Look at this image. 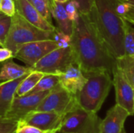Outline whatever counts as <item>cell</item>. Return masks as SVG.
I'll list each match as a JSON object with an SVG mask.
<instances>
[{"mask_svg":"<svg viewBox=\"0 0 134 133\" xmlns=\"http://www.w3.org/2000/svg\"><path fill=\"white\" fill-rule=\"evenodd\" d=\"M57 130H53V131H48V132H46V133H57Z\"/></svg>","mask_w":134,"mask_h":133,"instance_id":"cell-34","label":"cell"},{"mask_svg":"<svg viewBox=\"0 0 134 133\" xmlns=\"http://www.w3.org/2000/svg\"><path fill=\"white\" fill-rule=\"evenodd\" d=\"M124 45L126 56L134 57V27L127 20L125 22Z\"/></svg>","mask_w":134,"mask_h":133,"instance_id":"cell-21","label":"cell"},{"mask_svg":"<svg viewBox=\"0 0 134 133\" xmlns=\"http://www.w3.org/2000/svg\"><path fill=\"white\" fill-rule=\"evenodd\" d=\"M133 112H134V99H133Z\"/></svg>","mask_w":134,"mask_h":133,"instance_id":"cell-38","label":"cell"},{"mask_svg":"<svg viewBox=\"0 0 134 133\" xmlns=\"http://www.w3.org/2000/svg\"><path fill=\"white\" fill-rule=\"evenodd\" d=\"M3 83H4V82H3ZM2 84V82H0V85H1Z\"/></svg>","mask_w":134,"mask_h":133,"instance_id":"cell-39","label":"cell"},{"mask_svg":"<svg viewBox=\"0 0 134 133\" xmlns=\"http://www.w3.org/2000/svg\"><path fill=\"white\" fill-rule=\"evenodd\" d=\"M87 81L77 94L79 107L97 113L109 94L113 84L111 75L106 72H97L84 74Z\"/></svg>","mask_w":134,"mask_h":133,"instance_id":"cell-3","label":"cell"},{"mask_svg":"<svg viewBox=\"0 0 134 133\" xmlns=\"http://www.w3.org/2000/svg\"><path fill=\"white\" fill-rule=\"evenodd\" d=\"M129 116L130 114L126 109L115 104L108 111L106 117L101 121L100 133H122Z\"/></svg>","mask_w":134,"mask_h":133,"instance_id":"cell-13","label":"cell"},{"mask_svg":"<svg viewBox=\"0 0 134 133\" xmlns=\"http://www.w3.org/2000/svg\"><path fill=\"white\" fill-rule=\"evenodd\" d=\"M101 121L97 113L79 107L64 116L58 132L100 133Z\"/></svg>","mask_w":134,"mask_h":133,"instance_id":"cell-5","label":"cell"},{"mask_svg":"<svg viewBox=\"0 0 134 133\" xmlns=\"http://www.w3.org/2000/svg\"><path fill=\"white\" fill-rule=\"evenodd\" d=\"M33 71V68L31 67L21 66L11 60V59L8 60L0 67V82L3 83L18 79L29 74Z\"/></svg>","mask_w":134,"mask_h":133,"instance_id":"cell-16","label":"cell"},{"mask_svg":"<svg viewBox=\"0 0 134 133\" xmlns=\"http://www.w3.org/2000/svg\"><path fill=\"white\" fill-rule=\"evenodd\" d=\"M51 7L52 16L54 17L57 23V28L64 34L71 36L73 31L74 22L71 20L68 16V13L65 9V3L53 1Z\"/></svg>","mask_w":134,"mask_h":133,"instance_id":"cell-17","label":"cell"},{"mask_svg":"<svg viewBox=\"0 0 134 133\" xmlns=\"http://www.w3.org/2000/svg\"><path fill=\"white\" fill-rule=\"evenodd\" d=\"M53 40H55L60 48L68 47L71 45V36L64 34L60 30L56 27L53 32Z\"/></svg>","mask_w":134,"mask_h":133,"instance_id":"cell-24","label":"cell"},{"mask_svg":"<svg viewBox=\"0 0 134 133\" xmlns=\"http://www.w3.org/2000/svg\"><path fill=\"white\" fill-rule=\"evenodd\" d=\"M122 133H126V131H125V130H123V131H122Z\"/></svg>","mask_w":134,"mask_h":133,"instance_id":"cell-37","label":"cell"},{"mask_svg":"<svg viewBox=\"0 0 134 133\" xmlns=\"http://www.w3.org/2000/svg\"><path fill=\"white\" fill-rule=\"evenodd\" d=\"M28 1H30V2H31V0H28Z\"/></svg>","mask_w":134,"mask_h":133,"instance_id":"cell-41","label":"cell"},{"mask_svg":"<svg viewBox=\"0 0 134 133\" xmlns=\"http://www.w3.org/2000/svg\"><path fill=\"white\" fill-rule=\"evenodd\" d=\"M12 22V17L8 16H4L0 18V40L5 43V38L9 33Z\"/></svg>","mask_w":134,"mask_h":133,"instance_id":"cell-26","label":"cell"},{"mask_svg":"<svg viewBox=\"0 0 134 133\" xmlns=\"http://www.w3.org/2000/svg\"><path fill=\"white\" fill-rule=\"evenodd\" d=\"M16 133H17V132H16Z\"/></svg>","mask_w":134,"mask_h":133,"instance_id":"cell-42","label":"cell"},{"mask_svg":"<svg viewBox=\"0 0 134 133\" xmlns=\"http://www.w3.org/2000/svg\"><path fill=\"white\" fill-rule=\"evenodd\" d=\"M60 84L68 91L77 96L87 81L77 63L70 64L60 74Z\"/></svg>","mask_w":134,"mask_h":133,"instance_id":"cell-14","label":"cell"},{"mask_svg":"<svg viewBox=\"0 0 134 133\" xmlns=\"http://www.w3.org/2000/svg\"><path fill=\"white\" fill-rule=\"evenodd\" d=\"M50 91H45L24 96H15L5 117L17 122L24 119L30 113L35 111L42 100Z\"/></svg>","mask_w":134,"mask_h":133,"instance_id":"cell-9","label":"cell"},{"mask_svg":"<svg viewBox=\"0 0 134 133\" xmlns=\"http://www.w3.org/2000/svg\"><path fill=\"white\" fill-rule=\"evenodd\" d=\"M16 12L26 20L45 31L53 32L56 27L48 21L28 0H15Z\"/></svg>","mask_w":134,"mask_h":133,"instance_id":"cell-12","label":"cell"},{"mask_svg":"<svg viewBox=\"0 0 134 133\" xmlns=\"http://www.w3.org/2000/svg\"><path fill=\"white\" fill-rule=\"evenodd\" d=\"M79 105L76 96L65 89L60 84L53 89L42 100L37 111L53 112L65 115L67 113L76 109Z\"/></svg>","mask_w":134,"mask_h":133,"instance_id":"cell-6","label":"cell"},{"mask_svg":"<svg viewBox=\"0 0 134 133\" xmlns=\"http://www.w3.org/2000/svg\"><path fill=\"white\" fill-rule=\"evenodd\" d=\"M112 76L113 85L115 89L116 104L126 109L130 115H133V87L129 82L123 71L117 63Z\"/></svg>","mask_w":134,"mask_h":133,"instance_id":"cell-10","label":"cell"},{"mask_svg":"<svg viewBox=\"0 0 134 133\" xmlns=\"http://www.w3.org/2000/svg\"><path fill=\"white\" fill-rule=\"evenodd\" d=\"M53 32L45 31L36 27L16 12L12 16L11 26L4 45L9 49L14 56L18 49L24 44L35 41L53 39Z\"/></svg>","mask_w":134,"mask_h":133,"instance_id":"cell-4","label":"cell"},{"mask_svg":"<svg viewBox=\"0 0 134 133\" xmlns=\"http://www.w3.org/2000/svg\"><path fill=\"white\" fill-rule=\"evenodd\" d=\"M17 133H46L44 132L35 126L27 125L26 123H24L22 122H19L18 128H17Z\"/></svg>","mask_w":134,"mask_h":133,"instance_id":"cell-29","label":"cell"},{"mask_svg":"<svg viewBox=\"0 0 134 133\" xmlns=\"http://www.w3.org/2000/svg\"><path fill=\"white\" fill-rule=\"evenodd\" d=\"M26 76L4 82L0 85V117H5L15 96L16 89Z\"/></svg>","mask_w":134,"mask_h":133,"instance_id":"cell-15","label":"cell"},{"mask_svg":"<svg viewBox=\"0 0 134 133\" xmlns=\"http://www.w3.org/2000/svg\"><path fill=\"white\" fill-rule=\"evenodd\" d=\"M54 2H61V3H66L67 2H68L69 0H53Z\"/></svg>","mask_w":134,"mask_h":133,"instance_id":"cell-33","label":"cell"},{"mask_svg":"<svg viewBox=\"0 0 134 133\" xmlns=\"http://www.w3.org/2000/svg\"><path fill=\"white\" fill-rule=\"evenodd\" d=\"M18 125L19 122L17 121L6 117H0V133H16Z\"/></svg>","mask_w":134,"mask_h":133,"instance_id":"cell-23","label":"cell"},{"mask_svg":"<svg viewBox=\"0 0 134 133\" xmlns=\"http://www.w3.org/2000/svg\"><path fill=\"white\" fill-rule=\"evenodd\" d=\"M90 15L111 54L116 59L125 56L126 20L118 11V0H93Z\"/></svg>","mask_w":134,"mask_h":133,"instance_id":"cell-2","label":"cell"},{"mask_svg":"<svg viewBox=\"0 0 134 133\" xmlns=\"http://www.w3.org/2000/svg\"><path fill=\"white\" fill-rule=\"evenodd\" d=\"M0 4H1V0H0Z\"/></svg>","mask_w":134,"mask_h":133,"instance_id":"cell-40","label":"cell"},{"mask_svg":"<svg viewBox=\"0 0 134 133\" xmlns=\"http://www.w3.org/2000/svg\"><path fill=\"white\" fill-rule=\"evenodd\" d=\"M57 48L60 47L53 39L35 41L21 45L14 54L13 58L18 59L28 67H32L42 58Z\"/></svg>","mask_w":134,"mask_h":133,"instance_id":"cell-8","label":"cell"},{"mask_svg":"<svg viewBox=\"0 0 134 133\" xmlns=\"http://www.w3.org/2000/svg\"><path fill=\"white\" fill-rule=\"evenodd\" d=\"M70 45L84 74L106 72L112 76L117 59L108 49L90 14L79 13L74 21Z\"/></svg>","mask_w":134,"mask_h":133,"instance_id":"cell-1","label":"cell"},{"mask_svg":"<svg viewBox=\"0 0 134 133\" xmlns=\"http://www.w3.org/2000/svg\"><path fill=\"white\" fill-rule=\"evenodd\" d=\"M4 16H5V15L4 13H2V12L0 11V18H2V17H3Z\"/></svg>","mask_w":134,"mask_h":133,"instance_id":"cell-36","label":"cell"},{"mask_svg":"<svg viewBox=\"0 0 134 133\" xmlns=\"http://www.w3.org/2000/svg\"><path fill=\"white\" fill-rule=\"evenodd\" d=\"M60 84V76L54 74H44L36 86L28 93H35L45 91H51Z\"/></svg>","mask_w":134,"mask_h":133,"instance_id":"cell-19","label":"cell"},{"mask_svg":"<svg viewBox=\"0 0 134 133\" xmlns=\"http://www.w3.org/2000/svg\"><path fill=\"white\" fill-rule=\"evenodd\" d=\"M65 9H66L68 16L71 20H72L74 22L75 20H77V18L79 16L80 12H79L77 4L74 1L69 0L68 2H67L65 3Z\"/></svg>","mask_w":134,"mask_h":133,"instance_id":"cell-27","label":"cell"},{"mask_svg":"<svg viewBox=\"0 0 134 133\" xmlns=\"http://www.w3.org/2000/svg\"><path fill=\"white\" fill-rule=\"evenodd\" d=\"M74 1L79 9L80 13L89 15L92 10L93 7V0H71Z\"/></svg>","mask_w":134,"mask_h":133,"instance_id":"cell-28","label":"cell"},{"mask_svg":"<svg viewBox=\"0 0 134 133\" xmlns=\"http://www.w3.org/2000/svg\"><path fill=\"white\" fill-rule=\"evenodd\" d=\"M117 65L122 69L129 82L134 89V57L125 56L117 59Z\"/></svg>","mask_w":134,"mask_h":133,"instance_id":"cell-20","label":"cell"},{"mask_svg":"<svg viewBox=\"0 0 134 133\" xmlns=\"http://www.w3.org/2000/svg\"><path fill=\"white\" fill-rule=\"evenodd\" d=\"M0 11L8 16H13L16 13L15 0H1Z\"/></svg>","mask_w":134,"mask_h":133,"instance_id":"cell-25","label":"cell"},{"mask_svg":"<svg viewBox=\"0 0 134 133\" xmlns=\"http://www.w3.org/2000/svg\"><path fill=\"white\" fill-rule=\"evenodd\" d=\"M31 2L42 15L51 23L52 3L50 0H31Z\"/></svg>","mask_w":134,"mask_h":133,"instance_id":"cell-22","label":"cell"},{"mask_svg":"<svg viewBox=\"0 0 134 133\" xmlns=\"http://www.w3.org/2000/svg\"><path fill=\"white\" fill-rule=\"evenodd\" d=\"M43 75L44 73L37 71H33L31 73L27 74L18 85L15 96H20L28 94L36 86Z\"/></svg>","mask_w":134,"mask_h":133,"instance_id":"cell-18","label":"cell"},{"mask_svg":"<svg viewBox=\"0 0 134 133\" xmlns=\"http://www.w3.org/2000/svg\"><path fill=\"white\" fill-rule=\"evenodd\" d=\"M13 58V53L6 47L0 48V63Z\"/></svg>","mask_w":134,"mask_h":133,"instance_id":"cell-30","label":"cell"},{"mask_svg":"<svg viewBox=\"0 0 134 133\" xmlns=\"http://www.w3.org/2000/svg\"><path fill=\"white\" fill-rule=\"evenodd\" d=\"M123 18L134 25V10L130 8V10L126 13V14L123 16Z\"/></svg>","mask_w":134,"mask_h":133,"instance_id":"cell-31","label":"cell"},{"mask_svg":"<svg viewBox=\"0 0 134 133\" xmlns=\"http://www.w3.org/2000/svg\"><path fill=\"white\" fill-rule=\"evenodd\" d=\"M0 46H1V47H5V45H4V43H3V42L1 41V40H0Z\"/></svg>","mask_w":134,"mask_h":133,"instance_id":"cell-35","label":"cell"},{"mask_svg":"<svg viewBox=\"0 0 134 133\" xmlns=\"http://www.w3.org/2000/svg\"><path fill=\"white\" fill-rule=\"evenodd\" d=\"M76 63L73 50L70 46L57 48L48 53L33 67L34 71L44 74H60L70 64Z\"/></svg>","mask_w":134,"mask_h":133,"instance_id":"cell-7","label":"cell"},{"mask_svg":"<svg viewBox=\"0 0 134 133\" xmlns=\"http://www.w3.org/2000/svg\"><path fill=\"white\" fill-rule=\"evenodd\" d=\"M64 115L53 112L33 111L20 122L35 126L44 132L57 130L60 128Z\"/></svg>","mask_w":134,"mask_h":133,"instance_id":"cell-11","label":"cell"},{"mask_svg":"<svg viewBox=\"0 0 134 133\" xmlns=\"http://www.w3.org/2000/svg\"><path fill=\"white\" fill-rule=\"evenodd\" d=\"M119 1L127 4L131 9L134 10V0H119Z\"/></svg>","mask_w":134,"mask_h":133,"instance_id":"cell-32","label":"cell"}]
</instances>
